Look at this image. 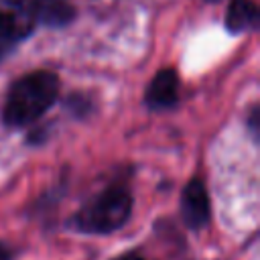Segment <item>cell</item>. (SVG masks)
Returning <instances> with one entry per match:
<instances>
[{"instance_id": "obj_9", "label": "cell", "mask_w": 260, "mask_h": 260, "mask_svg": "<svg viewBox=\"0 0 260 260\" xmlns=\"http://www.w3.org/2000/svg\"><path fill=\"white\" fill-rule=\"evenodd\" d=\"M0 260H10V254L2 244H0Z\"/></svg>"}, {"instance_id": "obj_3", "label": "cell", "mask_w": 260, "mask_h": 260, "mask_svg": "<svg viewBox=\"0 0 260 260\" xmlns=\"http://www.w3.org/2000/svg\"><path fill=\"white\" fill-rule=\"evenodd\" d=\"M35 24V0H0V59L24 41Z\"/></svg>"}, {"instance_id": "obj_8", "label": "cell", "mask_w": 260, "mask_h": 260, "mask_svg": "<svg viewBox=\"0 0 260 260\" xmlns=\"http://www.w3.org/2000/svg\"><path fill=\"white\" fill-rule=\"evenodd\" d=\"M114 260H144V258L138 256V254H122V256H118V258H114Z\"/></svg>"}, {"instance_id": "obj_2", "label": "cell", "mask_w": 260, "mask_h": 260, "mask_svg": "<svg viewBox=\"0 0 260 260\" xmlns=\"http://www.w3.org/2000/svg\"><path fill=\"white\" fill-rule=\"evenodd\" d=\"M132 211V195L120 185H112L95 195L77 215L75 225L87 234H110L122 228Z\"/></svg>"}, {"instance_id": "obj_7", "label": "cell", "mask_w": 260, "mask_h": 260, "mask_svg": "<svg viewBox=\"0 0 260 260\" xmlns=\"http://www.w3.org/2000/svg\"><path fill=\"white\" fill-rule=\"evenodd\" d=\"M35 12L37 22L51 26H63L75 16V10L65 0H35Z\"/></svg>"}, {"instance_id": "obj_1", "label": "cell", "mask_w": 260, "mask_h": 260, "mask_svg": "<svg viewBox=\"0 0 260 260\" xmlns=\"http://www.w3.org/2000/svg\"><path fill=\"white\" fill-rule=\"evenodd\" d=\"M59 77L53 71L39 69L16 79L6 95L2 118L8 126H28L37 122L57 100Z\"/></svg>"}, {"instance_id": "obj_10", "label": "cell", "mask_w": 260, "mask_h": 260, "mask_svg": "<svg viewBox=\"0 0 260 260\" xmlns=\"http://www.w3.org/2000/svg\"><path fill=\"white\" fill-rule=\"evenodd\" d=\"M209 2H217V0H209Z\"/></svg>"}, {"instance_id": "obj_5", "label": "cell", "mask_w": 260, "mask_h": 260, "mask_svg": "<svg viewBox=\"0 0 260 260\" xmlns=\"http://www.w3.org/2000/svg\"><path fill=\"white\" fill-rule=\"evenodd\" d=\"M179 100V77L175 73V69H160L146 93H144V102L148 104L150 110H169L177 104Z\"/></svg>"}, {"instance_id": "obj_6", "label": "cell", "mask_w": 260, "mask_h": 260, "mask_svg": "<svg viewBox=\"0 0 260 260\" xmlns=\"http://www.w3.org/2000/svg\"><path fill=\"white\" fill-rule=\"evenodd\" d=\"M258 22V8L252 0H232L225 12V28L234 35L254 28Z\"/></svg>"}, {"instance_id": "obj_4", "label": "cell", "mask_w": 260, "mask_h": 260, "mask_svg": "<svg viewBox=\"0 0 260 260\" xmlns=\"http://www.w3.org/2000/svg\"><path fill=\"white\" fill-rule=\"evenodd\" d=\"M181 211H183V219L189 228L199 230L209 221V211H211L209 197L199 179L189 181V185L185 187L183 199H181Z\"/></svg>"}]
</instances>
